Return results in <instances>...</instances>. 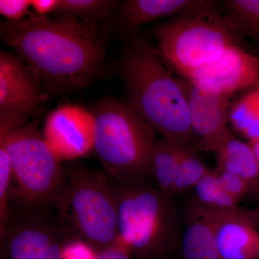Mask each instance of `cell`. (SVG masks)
I'll list each match as a JSON object with an SVG mask.
<instances>
[{"label":"cell","instance_id":"22","mask_svg":"<svg viewBox=\"0 0 259 259\" xmlns=\"http://www.w3.org/2000/svg\"><path fill=\"white\" fill-rule=\"evenodd\" d=\"M120 5L111 0H60L56 13L99 21L108 17Z\"/></svg>","mask_w":259,"mask_h":259},{"label":"cell","instance_id":"29","mask_svg":"<svg viewBox=\"0 0 259 259\" xmlns=\"http://www.w3.org/2000/svg\"><path fill=\"white\" fill-rule=\"evenodd\" d=\"M247 139H248V141L259 139V108L253 125L247 136Z\"/></svg>","mask_w":259,"mask_h":259},{"label":"cell","instance_id":"1","mask_svg":"<svg viewBox=\"0 0 259 259\" xmlns=\"http://www.w3.org/2000/svg\"><path fill=\"white\" fill-rule=\"evenodd\" d=\"M0 35L36 74L47 98L88 87L106 63L107 32L97 20L32 15L3 22Z\"/></svg>","mask_w":259,"mask_h":259},{"label":"cell","instance_id":"23","mask_svg":"<svg viewBox=\"0 0 259 259\" xmlns=\"http://www.w3.org/2000/svg\"><path fill=\"white\" fill-rule=\"evenodd\" d=\"M215 169L227 192L238 202L249 193L250 183L248 181L236 174Z\"/></svg>","mask_w":259,"mask_h":259},{"label":"cell","instance_id":"14","mask_svg":"<svg viewBox=\"0 0 259 259\" xmlns=\"http://www.w3.org/2000/svg\"><path fill=\"white\" fill-rule=\"evenodd\" d=\"M215 236L220 259H259V230L239 208L218 212Z\"/></svg>","mask_w":259,"mask_h":259},{"label":"cell","instance_id":"30","mask_svg":"<svg viewBox=\"0 0 259 259\" xmlns=\"http://www.w3.org/2000/svg\"><path fill=\"white\" fill-rule=\"evenodd\" d=\"M252 198L259 200V178L250 184L249 193Z\"/></svg>","mask_w":259,"mask_h":259},{"label":"cell","instance_id":"17","mask_svg":"<svg viewBox=\"0 0 259 259\" xmlns=\"http://www.w3.org/2000/svg\"><path fill=\"white\" fill-rule=\"evenodd\" d=\"M182 146L162 138L156 140L151 156L150 177L154 181L158 190L171 196Z\"/></svg>","mask_w":259,"mask_h":259},{"label":"cell","instance_id":"27","mask_svg":"<svg viewBox=\"0 0 259 259\" xmlns=\"http://www.w3.org/2000/svg\"><path fill=\"white\" fill-rule=\"evenodd\" d=\"M60 0H32L31 8L39 16H48L56 13Z\"/></svg>","mask_w":259,"mask_h":259},{"label":"cell","instance_id":"7","mask_svg":"<svg viewBox=\"0 0 259 259\" xmlns=\"http://www.w3.org/2000/svg\"><path fill=\"white\" fill-rule=\"evenodd\" d=\"M0 148L8 152L13 171L10 203L52 206L64 185L65 167L42 134L31 124L14 129L0 124Z\"/></svg>","mask_w":259,"mask_h":259},{"label":"cell","instance_id":"21","mask_svg":"<svg viewBox=\"0 0 259 259\" xmlns=\"http://www.w3.org/2000/svg\"><path fill=\"white\" fill-rule=\"evenodd\" d=\"M259 108V88L243 93L230 108V125L238 134L248 136Z\"/></svg>","mask_w":259,"mask_h":259},{"label":"cell","instance_id":"18","mask_svg":"<svg viewBox=\"0 0 259 259\" xmlns=\"http://www.w3.org/2000/svg\"><path fill=\"white\" fill-rule=\"evenodd\" d=\"M222 6L225 20L237 35L259 42V0H224Z\"/></svg>","mask_w":259,"mask_h":259},{"label":"cell","instance_id":"4","mask_svg":"<svg viewBox=\"0 0 259 259\" xmlns=\"http://www.w3.org/2000/svg\"><path fill=\"white\" fill-rule=\"evenodd\" d=\"M157 49L167 66L187 79L219 60L230 48L241 44L228 26L215 2L198 4L154 29Z\"/></svg>","mask_w":259,"mask_h":259},{"label":"cell","instance_id":"6","mask_svg":"<svg viewBox=\"0 0 259 259\" xmlns=\"http://www.w3.org/2000/svg\"><path fill=\"white\" fill-rule=\"evenodd\" d=\"M93 150L108 176L147 181L156 140L155 131L125 101L105 98L96 104Z\"/></svg>","mask_w":259,"mask_h":259},{"label":"cell","instance_id":"13","mask_svg":"<svg viewBox=\"0 0 259 259\" xmlns=\"http://www.w3.org/2000/svg\"><path fill=\"white\" fill-rule=\"evenodd\" d=\"M218 212L194 198L187 202L179 247L182 259H220L215 236Z\"/></svg>","mask_w":259,"mask_h":259},{"label":"cell","instance_id":"9","mask_svg":"<svg viewBox=\"0 0 259 259\" xmlns=\"http://www.w3.org/2000/svg\"><path fill=\"white\" fill-rule=\"evenodd\" d=\"M185 90L195 148L214 152L232 134L231 97L179 77Z\"/></svg>","mask_w":259,"mask_h":259},{"label":"cell","instance_id":"20","mask_svg":"<svg viewBox=\"0 0 259 259\" xmlns=\"http://www.w3.org/2000/svg\"><path fill=\"white\" fill-rule=\"evenodd\" d=\"M210 170L196 153L195 148L183 145L172 194L175 196L194 189Z\"/></svg>","mask_w":259,"mask_h":259},{"label":"cell","instance_id":"5","mask_svg":"<svg viewBox=\"0 0 259 259\" xmlns=\"http://www.w3.org/2000/svg\"><path fill=\"white\" fill-rule=\"evenodd\" d=\"M53 207L67 234L97 253L118 240L117 209L107 175L83 164L65 167L64 185Z\"/></svg>","mask_w":259,"mask_h":259},{"label":"cell","instance_id":"10","mask_svg":"<svg viewBox=\"0 0 259 259\" xmlns=\"http://www.w3.org/2000/svg\"><path fill=\"white\" fill-rule=\"evenodd\" d=\"M47 97L31 68L15 53H0V117L25 121Z\"/></svg>","mask_w":259,"mask_h":259},{"label":"cell","instance_id":"2","mask_svg":"<svg viewBox=\"0 0 259 259\" xmlns=\"http://www.w3.org/2000/svg\"><path fill=\"white\" fill-rule=\"evenodd\" d=\"M120 60L126 103L162 138L194 148L188 106L180 79L139 32L129 34Z\"/></svg>","mask_w":259,"mask_h":259},{"label":"cell","instance_id":"15","mask_svg":"<svg viewBox=\"0 0 259 259\" xmlns=\"http://www.w3.org/2000/svg\"><path fill=\"white\" fill-rule=\"evenodd\" d=\"M199 0H127L121 4L118 20L127 33L164 18H172L198 4Z\"/></svg>","mask_w":259,"mask_h":259},{"label":"cell","instance_id":"26","mask_svg":"<svg viewBox=\"0 0 259 259\" xmlns=\"http://www.w3.org/2000/svg\"><path fill=\"white\" fill-rule=\"evenodd\" d=\"M128 248L119 240L113 244L97 252L96 259H133Z\"/></svg>","mask_w":259,"mask_h":259},{"label":"cell","instance_id":"11","mask_svg":"<svg viewBox=\"0 0 259 259\" xmlns=\"http://www.w3.org/2000/svg\"><path fill=\"white\" fill-rule=\"evenodd\" d=\"M93 112L76 105H64L48 116L42 136L60 161L73 160L93 150Z\"/></svg>","mask_w":259,"mask_h":259},{"label":"cell","instance_id":"24","mask_svg":"<svg viewBox=\"0 0 259 259\" xmlns=\"http://www.w3.org/2000/svg\"><path fill=\"white\" fill-rule=\"evenodd\" d=\"M31 8V0H1L0 14L9 21H17L27 18Z\"/></svg>","mask_w":259,"mask_h":259},{"label":"cell","instance_id":"28","mask_svg":"<svg viewBox=\"0 0 259 259\" xmlns=\"http://www.w3.org/2000/svg\"><path fill=\"white\" fill-rule=\"evenodd\" d=\"M242 212L259 230V207L249 210H242Z\"/></svg>","mask_w":259,"mask_h":259},{"label":"cell","instance_id":"8","mask_svg":"<svg viewBox=\"0 0 259 259\" xmlns=\"http://www.w3.org/2000/svg\"><path fill=\"white\" fill-rule=\"evenodd\" d=\"M2 259H63L73 239L52 206L27 207L10 203L8 221L0 233Z\"/></svg>","mask_w":259,"mask_h":259},{"label":"cell","instance_id":"19","mask_svg":"<svg viewBox=\"0 0 259 259\" xmlns=\"http://www.w3.org/2000/svg\"><path fill=\"white\" fill-rule=\"evenodd\" d=\"M194 190L193 198L207 208L217 212L238 208L239 202L227 192L215 168L199 181Z\"/></svg>","mask_w":259,"mask_h":259},{"label":"cell","instance_id":"25","mask_svg":"<svg viewBox=\"0 0 259 259\" xmlns=\"http://www.w3.org/2000/svg\"><path fill=\"white\" fill-rule=\"evenodd\" d=\"M97 252L79 239H71L65 245L63 259H96Z\"/></svg>","mask_w":259,"mask_h":259},{"label":"cell","instance_id":"3","mask_svg":"<svg viewBox=\"0 0 259 259\" xmlns=\"http://www.w3.org/2000/svg\"><path fill=\"white\" fill-rule=\"evenodd\" d=\"M108 177L117 209L118 240L132 255L137 259H165L178 248L184 210L175 196L146 180Z\"/></svg>","mask_w":259,"mask_h":259},{"label":"cell","instance_id":"12","mask_svg":"<svg viewBox=\"0 0 259 259\" xmlns=\"http://www.w3.org/2000/svg\"><path fill=\"white\" fill-rule=\"evenodd\" d=\"M185 79L232 98L236 94L259 88V56L237 44L219 60Z\"/></svg>","mask_w":259,"mask_h":259},{"label":"cell","instance_id":"16","mask_svg":"<svg viewBox=\"0 0 259 259\" xmlns=\"http://www.w3.org/2000/svg\"><path fill=\"white\" fill-rule=\"evenodd\" d=\"M215 154V168L236 174L250 184L259 178V163L253 149L231 135L213 152Z\"/></svg>","mask_w":259,"mask_h":259},{"label":"cell","instance_id":"31","mask_svg":"<svg viewBox=\"0 0 259 259\" xmlns=\"http://www.w3.org/2000/svg\"><path fill=\"white\" fill-rule=\"evenodd\" d=\"M250 147L253 149V152L255 153V157L257 158L259 163V139L250 140L248 141Z\"/></svg>","mask_w":259,"mask_h":259}]
</instances>
